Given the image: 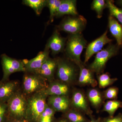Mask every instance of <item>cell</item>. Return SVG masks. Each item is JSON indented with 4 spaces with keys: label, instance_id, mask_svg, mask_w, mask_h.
Segmentation results:
<instances>
[{
    "label": "cell",
    "instance_id": "obj_1",
    "mask_svg": "<svg viewBox=\"0 0 122 122\" xmlns=\"http://www.w3.org/2000/svg\"><path fill=\"white\" fill-rule=\"evenodd\" d=\"M46 89L27 97L26 120L28 122H37L45 109L48 97Z\"/></svg>",
    "mask_w": 122,
    "mask_h": 122
},
{
    "label": "cell",
    "instance_id": "obj_2",
    "mask_svg": "<svg viewBox=\"0 0 122 122\" xmlns=\"http://www.w3.org/2000/svg\"><path fill=\"white\" fill-rule=\"evenodd\" d=\"M64 52L66 58L78 67L84 63L81 60V55L87 46V41L82 33L70 34L66 38Z\"/></svg>",
    "mask_w": 122,
    "mask_h": 122
},
{
    "label": "cell",
    "instance_id": "obj_3",
    "mask_svg": "<svg viewBox=\"0 0 122 122\" xmlns=\"http://www.w3.org/2000/svg\"><path fill=\"white\" fill-rule=\"evenodd\" d=\"M56 73L58 79L71 86L77 81L79 76L78 66L67 58H56Z\"/></svg>",
    "mask_w": 122,
    "mask_h": 122
},
{
    "label": "cell",
    "instance_id": "obj_4",
    "mask_svg": "<svg viewBox=\"0 0 122 122\" xmlns=\"http://www.w3.org/2000/svg\"><path fill=\"white\" fill-rule=\"evenodd\" d=\"M7 113L13 119L26 120L27 97L18 90L7 102Z\"/></svg>",
    "mask_w": 122,
    "mask_h": 122
},
{
    "label": "cell",
    "instance_id": "obj_5",
    "mask_svg": "<svg viewBox=\"0 0 122 122\" xmlns=\"http://www.w3.org/2000/svg\"><path fill=\"white\" fill-rule=\"evenodd\" d=\"M120 47L117 44H109L106 48L96 54L93 61L87 68L97 75L103 73L107 61L118 54Z\"/></svg>",
    "mask_w": 122,
    "mask_h": 122
},
{
    "label": "cell",
    "instance_id": "obj_6",
    "mask_svg": "<svg viewBox=\"0 0 122 122\" xmlns=\"http://www.w3.org/2000/svg\"><path fill=\"white\" fill-rule=\"evenodd\" d=\"M22 80L23 93L26 97L48 87V81L39 75L35 73L25 72Z\"/></svg>",
    "mask_w": 122,
    "mask_h": 122
},
{
    "label": "cell",
    "instance_id": "obj_7",
    "mask_svg": "<svg viewBox=\"0 0 122 122\" xmlns=\"http://www.w3.org/2000/svg\"><path fill=\"white\" fill-rule=\"evenodd\" d=\"M86 24L87 20L82 15H69L62 20L57 26V29L70 34L79 33L85 30Z\"/></svg>",
    "mask_w": 122,
    "mask_h": 122
},
{
    "label": "cell",
    "instance_id": "obj_8",
    "mask_svg": "<svg viewBox=\"0 0 122 122\" xmlns=\"http://www.w3.org/2000/svg\"><path fill=\"white\" fill-rule=\"evenodd\" d=\"M1 64L4 74L1 82L8 81L10 76L15 72H25L23 61L12 58L5 54L1 55Z\"/></svg>",
    "mask_w": 122,
    "mask_h": 122
},
{
    "label": "cell",
    "instance_id": "obj_9",
    "mask_svg": "<svg viewBox=\"0 0 122 122\" xmlns=\"http://www.w3.org/2000/svg\"><path fill=\"white\" fill-rule=\"evenodd\" d=\"M72 94L70 98L71 108L91 116L93 112L84 92L81 90L75 89L72 91Z\"/></svg>",
    "mask_w": 122,
    "mask_h": 122
},
{
    "label": "cell",
    "instance_id": "obj_10",
    "mask_svg": "<svg viewBox=\"0 0 122 122\" xmlns=\"http://www.w3.org/2000/svg\"><path fill=\"white\" fill-rule=\"evenodd\" d=\"M107 30L100 36L88 44L85 52L84 64L87 63L93 55L96 54L102 49L104 46L111 44L113 39H110L107 36Z\"/></svg>",
    "mask_w": 122,
    "mask_h": 122
},
{
    "label": "cell",
    "instance_id": "obj_11",
    "mask_svg": "<svg viewBox=\"0 0 122 122\" xmlns=\"http://www.w3.org/2000/svg\"><path fill=\"white\" fill-rule=\"evenodd\" d=\"M50 52V50L45 47L44 51L38 53L34 58L29 61L26 59L22 61L25 65V72L36 73L49 57Z\"/></svg>",
    "mask_w": 122,
    "mask_h": 122
},
{
    "label": "cell",
    "instance_id": "obj_12",
    "mask_svg": "<svg viewBox=\"0 0 122 122\" xmlns=\"http://www.w3.org/2000/svg\"><path fill=\"white\" fill-rule=\"evenodd\" d=\"M66 38L62 37L59 31L56 29L48 39L46 47L52 52L53 55L64 52L66 44Z\"/></svg>",
    "mask_w": 122,
    "mask_h": 122
},
{
    "label": "cell",
    "instance_id": "obj_13",
    "mask_svg": "<svg viewBox=\"0 0 122 122\" xmlns=\"http://www.w3.org/2000/svg\"><path fill=\"white\" fill-rule=\"evenodd\" d=\"M71 86L58 80H55L48 83L45 90L48 96H65L69 97Z\"/></svg>",
    "mask_w": 122,
    "mask_h": 122
},
{
    "label": "cell",
    "instance_id": "obj_14",
    "mask_svg": "<svg viewBox=\"0 0 122 122\" xmlns=\"http://www.w3.org/2000/svg\"><path fill=\"white\" fill-rule=\"evenodd\" d=\"M47 103L56 112L64 113L71 108L70 98L68 96H49Z\"/></svg>",
    "mask_w": 122,
    "mask_h": 122
},
{
    "label": "cell",
    "instance_id": "obj_15",
    "mask_svg": "<svg viewBox=\"0 0 122 122\" xmlns=\"http://www.w3.org/2000/svg\"><path fill=\"white\" fill-rule=\"evenodd\" d=\"M57 67L56 58H52L49 57L35 73L39 75L49 82L55 80Z\"/></svg>",
    "mask_w": 122,
    "mask_h": 122
},
{
    "label": "cell",
    "instance_id": "obj_16",
    "mask_svg": "<svg viewBox=\"0 0 122 122\" xmlns=\"http://www.w3.org/2000/svg\"><path fill=\"white\" fill-rule=\"evenodd\" d=\"M79 74L77 82L81 86H91L93 87L97 86V81L95 78L94 73L90 70L86 68L84 63L79 67Z\"/></svg>",
    "mask_w": 122,
    "mask_h": 122
},
{
    "label": "cell",
    "instance_id": "obj_17",
    "mask_svg": "<svg viewBox=\"0 0 122 122\" xmlns=\"http://www.w3.org/2000/svg\"><path fill=\"white\" fill-rule=\"evenodd\" d=\"M18 83L7 81L0 83V103H7L18 90Z\"/></svg>",
    "mask_w": 122,
    "mask_h": 122
},
{
    "label": "cell",
    "instance_id": "obj_18",
    "mask_svg": "<svg viewBox=\"0 0 122 122\" xmlns=\"http://www.w3.org/2000/svg\"><path fill=\"white\" fill-rule=\"evenodd\" d=\"M76 5V0H62L55 17H61L65 15L72 16L78 15Z\"/></svg>",
    "mask_w": 122,
    "mask_h": 122
},
{
    "label": "cell",
    "instance_id": "obj_19",
    "mask_svg": "<svg viewBox=\"0 0 122 122\" xmlns=\"http://www.w3.org/2000/svg\"><path fill=\"white\" fill-rule=\"evenodd\" d=\"M108 27L111 35L116 40L117 44L122 46V26L113 17L109 15Z\"/></svg>",
    "mask_w": 122,
    "mask_h": 122
},
{
    "label": "cell",
    "instance_id": "obj_20",
    "mask_svg": "<svg viewBox=\"0 0 122 122\" xmlns=\"http://www.w3.org/2000/svg\"><path fill=\"white\" fill-rule=\"evenodd\" d=\"M87 98L92 105L97 111L103 104L105 99L103 94L95 88H92L88 90Z\"/></svg>",
    "mask_w": 122,
    "mask_h": 122
},
{
    "label": "cell",
    "instance_id": "obj_21",
    "mask_svg": "<svg viewBox=\"0 0 122 122\" xmlns=\"http://www.w3.org/2000/svg\"><path fill=\"white\" fill-rule=\"evenodd\" d=\"M22 3L32 9L37 15H40L43 9L46 7L47 0H23Z\"/></svg>",
    "mask_w": 122,
    "mask_h": 122
},
{
    "label": "cell",
    "instance_id": "obj_22",
    "mask_svg": "<svg viewBox=\"0 0 122 122\" xmlns=\"http://www.w3.org/2000/svg\"><path fill=\"white\" fill-rule=\"evenodd\" d=\"M65 118L70 122H86L84 114L72 108L63 113Z\"/></svg>",
    "mask_w": 122,
    "mask_h": 122
},
{
    "label": "cell",
    "instance_id": "obj_23",
    "mask_svg": "<svg viewBox=\"0 0 122 122\" xmlns=\"http://www.w3.org/2000/svg\"><path fill=\"white\" fill-rule=\"evenodd\" d=\"M107 8L109 10L110 15H111L117 19L122 26V9L119 8L116 6L114 1L112 0L106 1Z\"/></svg>",
    "mask_w": 122,
    "mask_h": 122
},
{
    "label": "cell",
    "instance_id": "obj_24",
    "mask_svg": "<svg viewBox=\"0 0 122 122\" xmlns=\"http://www.w3.org/2000/svg\"><path fill=\"white\" fill-rule=\"evenodd\" d=\"M122 107V102L116 100H108L103 105V111L107 112L110 117H113L116 111Z\"/></svg>",
    "mask_w": 122,
    "mask_h": 122
},
{
    "label": "cell",
    "instance_id": "obj_25",
    "mask_svg": "<svg viewBox=\"0 0 122 122\" xmlns=\"http://www.w3.org/2000/svg\"><path fill=\"white\" fill-rule=\"evenodd\" d=\"M61 2L62 0H47L46 7L49 9L50 13L49 22L52 23L53 21Z\"/></svg>",
    "mask_w": 122,
    "mask_h": 122
},
{
    "label": "cell",
    "instance_id": "obj_26",
    "mask_svg": "<svg viewBox=\"0 0 122 122\" xmlns=\"http://www.w3.org/2000/svg\"><path fill=\"white\" fill-rule=\"evenodd\" d=\"M99 86L100 88H105L111 86L117 80L116 78H111L108 73H102L98 77Z\"/></svg>",
    "mask_w": 122,
    "mask_h": 122
},
{
    "label": "cell",
    "instance_id": "obj_27",
    "mask_svg": "<svg viewBox=\"0 0 122 122\" xmlns=\"http://www.w3.org/2000/svg\"><path fill=\"white\" fill-rule=\"evenodd\" d=\"M107 8L106 1L104 0H94L91 5V8L96 12L97 18L102 17L104 10Z\"/></svg>",
    "mask_w": 122,
    "mask_h": 122
},
{
    "label": "cell",
    "instance_id": "obj_28",
    "mask_svg": "<svg viewBox=\"0 0 122 122\" xmlns=\"http://www.w3.org/2000/svg\"><path fill=\"white\" fill-rule=\"evenodd\" d=\"M119 89L116 87H109L103 93L105 99L116 100L117 98Z\"/></svg>",
    "mask_w": 122,
    "mask_h": 122
},
{
    "label": "cell",
    "instance_id": "obj_29",
    "mask_svg": "<svg viewBox=\"0 0 122 122\" xmlns=\"http://www.w3.org/2000/svg\"><path fill=\"white\" fill-rule=\"evenodd\" d=\"M7 113V103H0V122H4Z\"/></svg>",
    "mask_w": 122,
    "mask_h": 122
},
{
    "label": "cell",
    "instance_id": "obj_30",
    "mask_svg": "<svg viewBox=\"0 0 122 122\" xmlns=\"http://www.w3.org/2000/svg\"><path fill=\"white\" fill-rule=\"evenodd\" d=\"M102 122H122V114H119L115 117H110Z\"/></svg>",
    "mask_w": 122,
    "mask_h": 122
},
{
    "label": "cell",
    "instance_id": "obj_31",
    "mask_svg": "<svg viewBox=\"0 0 122 122\" xmlns=\"http://www.w3.org/2000/svg\"><path fill=\"white\" fill-rule=\"evenodd\" d=\"M54 117H48L39 118L37 122H53Z\"/></svg>",
    "mask_w": 122,
    "mask_h": 122
},
{
    "label": "cell",
    "instance_id": "obj_32",
    "mask_svg": "<svg viewBox=\"0 0 122 122\" xmlns=\"http://www.w3.org/2000/svg\"><path fill=\"white\" fill-rule=\"evenodd\" d=\"M58 122H70L67 119L65 118L62 119H60Z\"/></svg>",
    "mask_w": 122,
    "mask_h": 122
},
{
    "label": "cell",
    "instance_id": "obj_33",
    "mask_svg": "<svg viewBox=\"0 0 122 122\" xmlns=\"http://www.w3.org/2000/svg\"><path fill=\"white\" fill-rule=\"evenodd\" d=\"M117 4L120 7H122V0H118L117 1Z\"/></svg>",
    "mask_w": 122,
    "mask_h": 122
},
{
    "label": "cell",
    "instance_id": "obj_34",
    "mask_svg": "<svg viewBox=\"0 0 122 122\" xmlns=\"http://www.w3.org/2000/svg\"><path fill=\"white\" fill-rule=\"evenodd\" d=\"M24 121V120H18L13 119V120L11 121V122H25Z\"/></svg>",
    "mask_w": 122,
    "mask_h": 122
},
{
    "label": "cell",
    "instance_id": "obj_35",
    "mask_svg": "<svg viewBox=\"0 0 122 122\" xmlns=\"http://www.w3.org/2000/svg\"><path fill=\"white\" fill-rule=\"evenodd\" d=\"M98 120H95L93 118H92V120L89 122H98Z\"/></svg>",
    "mask_w": 122,
    "mask_h": 122
},
{
    "label": "cell",
    "instance_id": "obj_36",
    "mask_svg": "<svg viewBox=\"0 0 122 122\" xmlns=\"http://www.w3.org/2000/svg\"></svg>",
    "mask_w": 122,
    "mask_h": 122
}]
</instances>
